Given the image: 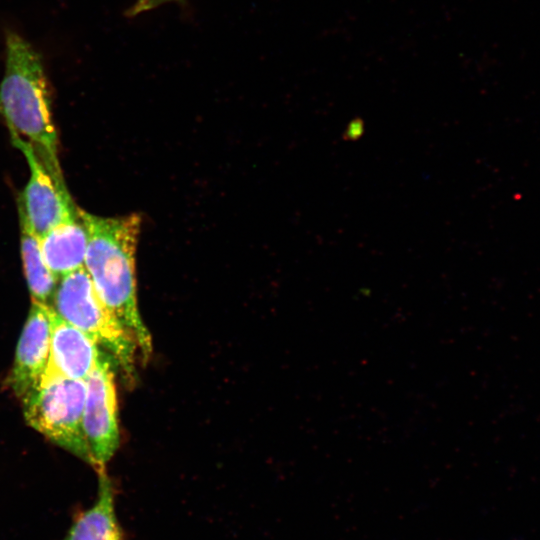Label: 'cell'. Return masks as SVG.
<instances>
[{
  "mask_svg": "<svg viewBox=\"0 0 540 540\" xmlns=\"http://www.w3.org/2000/svg\"><path fill=\"white\" fill-rule=\"evenodd\" d=\"M88 234L85 268L110 312L134 337L143 359L152 352L149 330L140 316L135 252L141 218L137 214L100 217L80 210Z\"/></svg>",
  "mask_w": 540,
  "mask_h": 540,
  "instance_id": "1",
  "label": "cell"
},
{
  "mask_svg": "<svg viewBox=\"0 0 540 540\" xmlns=\"http://www.w3.org/2000/svg\"><path fill=\"white\" fill-rule=\"evenodd\" d=\"M5 72L0 83V117L9 132L27 140L44 165L62 174L51 95L41 55L20 35H6Z\"/></svg>",
  "mask_w": 540,
  "mask_h": 540,
  "instance_id": "2",
  "label": "cell"
},
{
  "mask_svg": "<svg viewBox=\"0 0 540 540\" xmlns=\"http://www.w3.org/2000/svg\"><path fill=\"white\" fill-rule=\"evenodd\" d=\"M50 306L112 354L127 380H134L137 343L103 304L85 266L60 278Z\"/></svg>",
  "mask_w": 540,
  "mask_h": 540,
  "instance_id": "3",
  "label": "cell"
},
{
  "mask_svg": "<svg viewBox=\"0 0 540 540\" xmlns=\"http://www.w3.org/2000/svg\"><path fill=\"white\" fill-rule=\"evenodd\" d=\"M85 380H41L21 402L26 422L49 440L94 466L83 431Z\"/></svg>",
  "mask_w": 540,
  "mask_h": 540,
  "instance_id": "4",
  "label": "cell"
},
{
  "mask_svg": "<svg viewBox=\"0 0 540 540\" xmlns=\"http://www.w3.org/2000/svg\"><path fill=\"white\" fill-rule=\"evenodd\" d=\"M10 136L30 169L29 180L18 199L20 223L41 238L52 228L76 217L80 209L74 205L62 174L51 172L30 142L13 133Z\"/></svg>",
  "mask_w": 540,
  "mask_h": 540,
  "instance_id": "5",
  "label": "cell"
},
{
  "mask_svg": "<svg viewBox=\"0 0 540 540\" xmlns=\"http://www.w3.org/2000/svg\"><path fill=\"white\" fill-rule=\"evenodd\" d=\"M85 382L83 431L99 470L114 456L120 442L115 373L108 355H101Z\"/></svg>",
  "mask_w": 540,
  "mask_h": 540,
  "instance_id": "6",
  "label": "cell"
},
{
  "mask_svg": "<svg viewBox=\"0 0 540 540\" xmlns=\"http://www.w3.org/2000/svg\"><path fill=\"white\" fill-rule=\"evenodd\" d=\"M51 307L33 301L18 341L8 384L22 400L38 387L48 363L51 340Z\"/></svg>",
  "mask_w": 540,
  "mask_h": 540,
  "instance_id": "7",
  "label": "cell"
},
{
  "mask_svg": "<svg viewBox=\"0 0 540 540\" xmlns=\"http://www.w3.org/2000/svg\"><path fill=\"white\" fill-rule=\"evenodd\" d=\"M50 316V353L41 380L56 377L85 380L103 353L88 335L62 319L52 307Z\"/></svg>",
  "mask_w": 540,
  "mask_h": 540,
  "instance_id": "8",
  "label": "cell"
},
{
  "mask_svg": "<svg viewBox=\"0 0 540 540\" xmlns=\"http://www.w3.org/2000/svg\"><path fill=\"white\" fill-rule=\"evenodd\" d=\"M98 471L95 503L78 512L62 540H125L115 511V493L104 468Z\"/></svg>",
  "mask_w": 540,
  "mask_h": 540,
  "instance_id": "9",
  "label": "cell"
},
{
  "mask_svg": "<svg viewBox=\"0 0 540 540\" xmlns=\"http://www.w3.org/2000/svg\"><path fill=\"white\" fill-rule=\"evenodd\" d=\"M88 234L79 214L40 238L43 258L58 278L84 267Z\"/></svg>",
  "mask_w": 540,
  "mask_h": 540,
  "instance_id": "10",
  "label": "cell"
},
{
  "mask_svg": "<svg viewBox=\"0 0 540 540\" xmlns=\"http://www.w3.org/2000/svg\"><path fill=\"white\" fill-rule=\"evenodd\" d=\"M20 229L23 268L32 300L50 305L59 278L43 258L40 238L23 223H20Z\"/></svg>",
  "mask_w": 540,
  "mask_h": 540,
  "instance_id": "11",
  "label": "cell"
},
{
  "mask_svg": "<svg viewBox=\"0 0 540 540\" xmlns=\"http://www.w3.org/2000/svg\"><path fill=\"white\" fill-rule=\"evenodd\" d=\"M186 0H136L134 4L127 10L128 17H134L141 13L153 10L163 4L175 2L184 4Z\"/></svg>",
  "mask_w": 540,
  "mask_h": 540,
  "instance_id": "12",
  "label": "cell"
},
{
  "mask_svg": "<svg viewBox=\"0 0 540 540\" xmlns=\"http://www.w3.org/2000/svg\"><path fill=\"white\" fill-rule=\"evenodd\" d=\"M362 128L363 126L360 120H353L347 129V136L353 138L354 136H356L355 132H358L360 134Z\"/></svg>",
  "mask_w": 540,
  "mask_h": 540,
  "instance_id": "13",
  "label": "cell"
}]
</instances>
